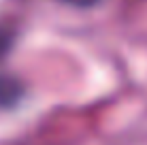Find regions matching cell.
<instances>
[{
  "instance_id": "obj_1",
  "label": "cell",
  "mask_w": 147,
  "mask_h": 145,
  "mask_svg": "<svg viewBox=\"0 0 147 145\" xmlns=\"http://www.w3.org/2000/svg\"><path fill=\"white\" fill-rule=\"evenodd\" d=\"M24 83L13 75L0 73V109H13L24 98Z\"/></svg>"
},
{
  "instance_id": "obj_2",
  "label": "cell",
  "mask_w": 147,
  "mask_h": 145,
  "mask_svg": "<svg viewBox=\"0 0 147 145\" xmlns=\"http://www.w3.org/2000/svg\"><path fill=\"white\" fill-rule=\"evenodd\" d=\"M13 43H15V34L7 28H0V60L9 56V51L13 49Z\"/></svg>"
},
{
  "instance_id": "obj_3",
  "label": "cell",
  "mask_w": 147,
  "mask_h": 145,
  "mask_svg": "<svg viewBox=\"0 0 147 145\" xmlns=\"http://www.w3.org/2000/svg\"><path fill=\"white\" fill-rule=\"evenodd\" d=\"M53 2L64 4V7H73V9H94L102 0H53Z\"/></svg>"
}]
</instances>
